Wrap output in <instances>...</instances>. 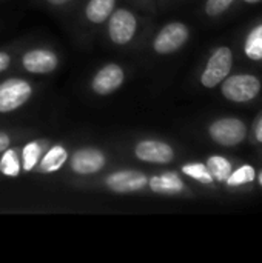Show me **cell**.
<instances>
[{"mask_svg":"<svg viewBox=\"0 0 262 263\" xmlns=\"http://www.w3.org/2000/svg\"><path fill=\"white\" fill-rule=\"evenodd\" d=\"M261 91V82L258 77L250 74H238L232 76L230 79L225 77L222 83V94L230 102L244 103L253 100Z\"/></svg>","mask_w":262,"mask_h":263,"instance_id":"obj_1","label":"cell"},{"mask_svg":"<svg viewBox=\"0 0 262 263\" xmlns=\"http://www.w3.org/2000/svg\"><path fill=\"white\" fill-rule=\"evenodd\" d=\"M232 63H233V54L230 48L227 46L218 48L210 57V60L207 62V66L201 76L202 85L207 88H213L218 83H221L230 74Z\"/></svg>","mask_w":262,"mask_h":263,"instance_id":"obj_2","label":"cell"},{"mask_svg":"<svg viewBox=\"0 0 262 263\" xmlns=\"http://www.w3.org/2000/svg\"><path fill=\"white\" fill-rule=\"evenodd\" d=\"M31 85L23 79H8L0 83V112H9L28 102Z\"/></svg>","mask_w":262,"mask_h":263,"instance_id":"obj_3","label":"cell"},{"mask_svg":"<svg viewBox=\"0 0 262 263\" xmlns=\"http://www.w3.org/2000/svg\"><path fill=\"white\" fill-rule=\"evenodd\" d=\"M247 128L244 122L239 119L227 117V119H219L210 126V136L212 139L222 145V146H235L241 143L246 137Z\"/></svg>","mask_w":262,"mask_h":263,"instance_id":"obj_4","label":"cell"},{"mask_svg":"<svg viewBox=\"0 0 262 263\" xmlns=\"http://www.w3.org/2000/svg\"><path fill=\"white\" fill-rule=\"evenodd\" d=\"M136 28V17L127 9H117L108 17V34L110 39L117 45L128 43L134 37Z\"/></svg>","mask_w":262,"mask_h":263,"instance_id":"obj_5","label":"cell"},{"mask_svg":"<svg viewBox=\"0 0 262 263\" xmlns=\"http://www.w3.org/2000/svg\"><path fill=\"white\" fill-rule=\"evenodd\" d=\"M188 39V28L184 23L173 22L161 29L154 39V51L158 54H170L178 51Z\"/></svg>","mask_w":262,"mask_h":263,"instance_id":"obj_6","label":"cell"},{"mask_svg":"<svg viewBox=\"0 0 262 263\" xmlns=\"http://www.w3.org/2000/svg\"><path fill=\"white\" fill-rule=\"evenodd\" d=\"M147 185H148L147 176L144 173L133 171V170L117 171L107 177V186L113 193H117V194L136 193V191L144 190Z\"/></svg>","mask_w":262,"mask_h":263,"instance_id":"obj_7","label":"cell"},{"mask_svg":"<svg viewBox=\"0 0 262 263\" xmlns=\"http://www.w3.org/2000/svg\"><path fill=\"white\" fill-rule=\"evenodd\" d=\"M137 159L150 163H170L174 157V151L168 143L159 140H142L136 146Z\"/></svg>","mask_w":262,"mask_h":263,"instance_id":"obj_8","label":"cell"},{"mask_svg":"<svg viewBox=\"0 0 262 263\" xmlns=\"http://www.w3.org/2000/svg\"><path fill=\"white\" fill-rule=\"evenodd\" d=\"M105 165V156L94 148H82L71 157V168L77 174H94Z\"/></svg>","mask_w":262,"mask_h":263,"instance_id":"obj_9","label":"cell"},{"mask_svg":"<svg viewBox=\"0 0 262 263\" xmlns=\"http://www.w3.org/2000/svg\"><path fill=\"white\" fill-rule=\"evenodd\" d=\"M124 83V71L119 65L110 63L103 66L93 79V89L96 94L107 96L116 91Z\"/></svg>","mask_w":262,"mask_h":263,"instance_id":"obj_10","label":"cell"},{"mask_svg":"<svg viewBox=\"0 0 262 263\" xmlns=\"http://www.w3.org/2000/svg\"><path fill=\"white\" fill-rule=\"evenodd\" d=\"M23 68L34 74H46L56 69L57 55L48 49H32L28 51L22 59Z\"/></svg>","mask_w":262,"mask_h":263,"instance_id":"obj_11","label":"cell"},{"mask_svg":"<svg viewBox=\"0 0 262 263\" xmlns=\"http://www.w3.org/2000/svg\"><path fill=\"white\" fill-rule=\"evenodd\" d=\"M151 191L158 194H178L184 190V182L176 173H164L150 179Z\"/></svg>","mask_w":262,"mask_h":263,"instance_id":"obj_12","label":"cell"},{"mask_svg":"<svg viewBox=\"0 0 262 263\" xmlns=\"http://www.w3.org/2000/svg\"><path fill=\"white\" fill-rule=\"evenodd\" d=\"M114 3H116V0H90L86 5L85 14L90 22L102 23L111 15V12L114 9Z\"/></svg>","mask_w":262,"mask_h":263,"instance_id":"obj_13","label":"cell"},{"mask_svg":"<svg viewBox=\"0 0 262 263\" xmlns=\"http://www.w3.org/2000/svg\"><path fill=\"white\" fill-rule=\"evenodd\" d=\"M66 159H68L66 149L63 146H60V145H56L42 159V162H40V171L42 173H54V171H57V170L62 168V165L66 162Z\"/></svg>","mask_w":262,"mask_h":263,"instance_id":"obj_14","label":"cell"},{"mask_svg":"<svg viewBox=\"0 0 262 263\" xmlns=\"http://www.w3.org/2000/svg\"><path fill=\"white\" fill-rule=\"evenodd\" d=\"M207 168L210 171V174L213 176L215 180L218 182H225L227 177L232 174V165L225 157L221 156H213L208 159L207 162Z\"/></svg>","mask_w":262,"mask_h":263,"instance_id":"obj_15","label":"cell"},{"mask_svg":"<svg viewBox=\"0 0 262 263\" xmlns=\"http://www.w3.org/2000/svg\"><path fill=\"white\" fill-rule=\"evenodd\" d=\"M244 49L249 59L262 60V25L250 31V34L247 35Z\"/></svg>","mask_w":262,"mask_h":263,"instance_id":"obj_16","label":"cell"},{"mask_svg":"<svg viewBox=\"0 0 262 263\" xmlns=\"http://www.w3.org/2000/svg\"><path fill=\"white\" fill-rule=\"evenodd\" d=\"M182 173L190 176L191 179L204 183V185H210L215 180L213 176L210 174L207 165H204V163H188V165H184L182 166Z\"/></svg>","mask_w":262,"mask_h":263,"instance_id":"obj_17","label":"cell"},{"mask_svg":"<svg viewBox=\"0 0 262 263\" xmlns=\"http://www.w3.org/2000/svg\"><path fill=\"white\" fill-rule=\"evenodd\" d=\"M253 180H255V168L250 165H244L239 170H236L235 173H232L225 182L229 186H241V185L250 183Z\"/></svg>","mask_w":262,"mask_h":263,"instance_id":"obj_18","label":"cell"},{"mask_svg":"<svg viewBox=\"0 0 262 263\" xmlns=\"http://www.w3.org/2000/svg\"><path fill=\"white\" fill-rule=\"evenodd\" d=\"M0 171L8 177H15L20 173V165L17 154L11 149H5V154L0 160Z\"/></svg>","mask_w":262,"mask_h":263,"instance_id":"obj_19","label":"cell"},{"mask_svg":"<svg viewBox=\"0 0 262 263\" xmlns=\"http://www.w3.org/2000/svg\"><path fill=\"white\" fill-rule=\"evenodd\" d=\"M40 156V146L37 142H29L25 148H23V168L26 171H31L39 160Z\"/></svg>","mask_w":262,"mask_h":263,"instance_id":"obj_20","label":"cell"},{"mask_svg":"<svg viewBox=\"0 0 262 263\" xmlns=\"http://www.w3.org/2000/svg\"><path fill=\"white\" fill-rule=\"evenodd\" d=\"M235 0H207L205 3V12L212 17H216L222 14Z\"/></svg>","mask_w":262,"mask_h":263,"instance_id":"obj_21","label":"cell"},{"mask_svg":"<svg viewBox=\"0 0 262 263\" xmlns=\"http://www.w3.org/2000/svg\"><path fill=\"white\" fill-rule=\"evenodd\" d=\"M9 62H11L9 55H8L6 52H0V72H2V71H5V69L8 68Z\"/></svg>","mask_w":262,"mask_h":263,"instance_id":"obj_22","label":"cell"},{"mask_svg":"<svg viewBox=\"0 0 262 263\" xmlns=\"http://www.w3.org/2000/svg\"><path fill=\"white\" fill-rule=\"evenodd\" d=\"M8 146H9V137L5 133H0V153L8 149Z\"/></svg>","mask_w":262,"mask_h":263,"instance_id":"obj_23","label":"cell"},{"mask_svg":"<svg viewBox=\"0 0 262 263\" xmlns=\"http://www.w3.org/2000/svg\"><path fill=\"white\" fill-rule=\"evenodd\" d=\"M256 139L262 142V119L258 122V126H256Z\"/></svg>","mask_w":262,"mask_h":263,"instance_id":"obj_24","label":"cell"},{"mask_svg":"<svg viewBox=\"0 0 262 263\" xmlns=\"http://www.w3.org/2000/svg\"><path fill=\"white\" fill-rule=\"evenodd\" d=\"M48 2H51L53 5H63V3H66L69 0H48Z\"/></svg>","mask_w":262,"mask_h":263,"instance_id":"obj_25","label":"cell"},{"mask_svg":"<svg viewBox=\"0 0 262 263\" xmlns=\"http://www.w3.org/2000/svg\"><path fill=\"white\" fill-rule=\"evenodd\" d=\"M247 3H256V2H261V0H246Z\"/></svg>","mask_w":262,"mask_h":263,"instance_id":"obj_26","label":"cell"},{"mask_svg":"<svg viewBox=\"0 0 262 263\" xmlns=\"http://www.w3.org/2000/svg\"><path fill=\"white\" fill-rule=\"evenodd\" d=\"M258 179H259V183H261V185H262V173H261V174H259V177H258Z\"/></svg>","mask_w":262,"mask_h":263,"instance_id":"obj_27","label":"cell"}]
</instances>
